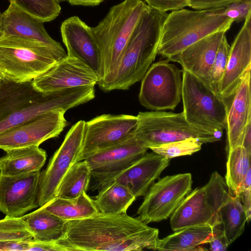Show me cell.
Returning a JSON list of instances; mask_svg holds the SVG:
<instances>
[{"instance_id": "bcb514c9", "label": "cell", "mask_w": 251, "mask_h": 251, "mask_svg": "<svg viewBox=\"0 0 251 251\" xmlns=\"http://www.w3.org/2000/svg\"><path fill=\"white\" fill-rule=\"evenodd\" d=\"M4 78V75L0 70V84L1 81L3 80V79Z\"/></svg>"}, {"instance_id": "b9f144b4", "label": "cell", "mask_w": 251, "mask_h": 251, "mask_svg": "<svg viewBox=\"0 0 251 251\" xmlns=\"http://www.w3.org/2000/svg\"><path fill=\"white\" fill-rule=\"evenodd\" d=\"M251 188L244 190L238 195H239L242 205L247 217V222L251 219Z\"/></svg>"}, {"instance_id": "8d00e7d4", "label": "cell", "mask_w": 251, "mask_h": 251, "mask_svg": "<svg viewBox=\"0 0 251 251\" xmlns=\"http://www.w3.org/2000/svg\"><path fill=\"white\" fill-rule=\"evenodd\" d=\"M148 5L157 10L167 12L189 6L188 0H145Z\"/></svg>"}, {"instance_id": "4316f807", "label": "cell", "mask_w": 251, "mask_h": 251, "mask_svg": "<svg viewBox=\"0 0 251 251\" xmlns=\"http://www.w3.org/2000/svg\"><path fill=\"white\" fill-rule=\"evenodd\" d=\"M44 206L48 211L67 222L86 219L98 213L94 200L85 192L72 199L56 197Z\"/></svg>"}, {"instance_id": "ba28073f", "label": "cell", "mask_w": 251, "mask_h": 251, "mask_svg": "<svg viewBox=\"0 0 251 251\" xmlns=\"http://www.w3.org/2000/svg\"><path fill=\"white\" fill-rule=\"evenodd\" d=\"M230 193L225 179L214 172L208 182L191 191L170 217L172 230L201 224L212 227L221 224L218 212Z\"/></svg>"}, {"instance_id": "9a60e30c", "label": "cell", "mask_w": 251, "mask_h": 251, "mask_svg": "<svg viewBox=\"0 0 251 251\" xmlns=\"http://www.w3.org/2000/svg\"><path fill=\"white\" fill-rule=\"evenodd\" d=\"M136 116L103 114L85 122L84 140L79 161L89 154L123 141L132 135Z\"/></svg>"}, {"instance_id": "f35d334b", "label": "cell", "mask_w": 251, "mask_h": 251, "mask_svg": "<svg viewBox=\"0 0 251 251\" xmlns=\"http://www.w3.org/2000/svg\"><path fill=\"white\" fill-rule=\"evenodd\" d=\"M189 6L196 10L224 8L241 0H188Z\"/></svg>"}, {"instance_id": "cb8c5ba5", "label": "cell", "mask_w": 251, "mask_h": 251, "mask_svg": "<svg viewBox=\"0 0 251 251\" xmlns=\"http://www.w3.org/2000/svg\"><path fill=\"white\" fill-rule=\"evenodd\" d=\"M0 157V174L15 176L40 171L47 159V153L39 146L5 151Z\"/></svg>"}, {"instance_id": "7c38bea8", "label": "cell", "mask_w": 251, "mask_h": 251, "mask_svg": "<svg viewBox=\"0 0 251 251\" xmlns=\"http://www.w3.org/2000/svg\"><path fill=\"white\" fill-rule=\"evenodd\" d=\"M85 122L80 120L72 126L46 168L41 172L38 195L39 207L46 205L56 197L63 177L78 161L84 140Z\"/></svg>"}, {"instance_id": "277c9868", "label": "cell", "mask_w": 251, "mask_h": 251, "mask_svg": "<svg viewBox=\"0 0 251 251\" xmlns=\"http://www.w3.org/2000/svg\"><path fill=\"white\" fill-rule=\"evenodd\" d=\"M149 7L126 45L107 91L127 90L142 80L158 54L163 22L167 15Z\"/></svg>"}, {"instance_id": "603a6c76", "label": "cell", "mask_w": 251, "mask_h": 251, "mask_svg": "<svg viewBox=\"0 0 251 251\" xmlns=\"http://www.w3.org/2000/svg\"><path fill=\"white\" fill-rule=\"evenodd\" d=\"M1 29L2 36H17L36 40L54 47H62L60 43L49 35L43 23L11 3L2 13Z\"/></svg>"}, {"instance_id": "d6986e66", "label": "cell", "mask_w": 251, "mask_h": 251, "mask_svg": "<svg viewBox=\"0 0 251 251\" xmlns=\"http://www.w3.org/2000/svg\"><path fill=\"white\" fill-rule=\"evenodd\" d=\"M251 12L230 46L229 55L218 94L232 98L247 71L251 68Z\"/></svg>"}, {"instance_id": "4fadbf2b", "label": "cell", "mask_w": 251, "mask_h": 251, "mask_svg": "<svg viewBox=\"0 0 251 251\" xmlns=\"http://www.w3.org/2000/svg\"><path fill=\"white\" fill-rule=\"evenodd\" d=\"M170 164V159L154 152H146L128 167L111 173L91 174L89 189L98 191L113 182L128 186L137 198L146 195L163 171Z\"/></svg>"}, {"instance_id": "60d3db41", "label": "cell", "mask_w": 251, "mask_h": 251, "mask_svg": "<svg viewBox=\"0 0 251 251\" xmlns=\"http://www.w3.org/2000/svg\"><path fill=\"white\" fill-rule=\"evenodd\" d=\"M32 239L0 240V251H28Z\"/></svg>"}, {"instance_id": "5bb4252c", "label": "cell", "mask_w": 251, "mask_h": 251, "mask_svg": "<svg viewBox=\"0 0 251 251\" xmlns=\"http://www.w3.org/2000/svg\"><path fill=\"white\" fill-rule=\"evenodd\" d=\"M65 113L59 110L45 112L0 133V149L39 146L58 136L68 125Z\"/></svg>"}, {"instance_id": "44dd1931", "label": "cell", "mask_w": 251, "mask_h": 251, "mask_svg": "<svg viewBox=\"0 0 251 251\" xmlns=\"http://www.w3.org/2000/svg\"><path fill=\"white\" fill-rule=\"evenodd\" d=\"M225 33L224 31H219L210 34L167 59L180 64L183 70L196 75L210 86L211 68Z\"/></svg>"}, {"instance_id": "83f0119b", "label": "cell", "mask_w": 251, "mask_h": 251, "mask_svg": "<svg viewBox=\"0 0 251 251\" xmlns=\"http://www.w3.org/2000/svg\"><path fill=\"white\" fill-rule=\"evenodd\" d=\"M94 201L98 212L105 214L126 213L136 198L129 188L118 182H113L98 191Z\"/></svg>"}, {"instance_id": "f1b7e54d", "label": "cell", "mask_w": 251, "mask_h": 251, "mask_svg": "<svg viewBox=\"0 0 251 251\" xmlns=\"http://www.w3.org/2000/svg\"><path fill=\"white\" fill-rule=\"evenodd\" d=\"M219 218L230 245L244 232L247 217L239 195L231 192L221 207Z\"/></svg>"}, {"instance_id": "7bdbcfd3", "label": "cell", "mask_w": 251, "mask_h": 251, "mask_svg": "<svg viewBox=\"0 0 251 251\" xmlns=\"http://www.w3.org/2000/svg\"><path fill=\"white\" fill-rule=\"evenodd\" d=\"M241 146L251 152V121L247 124L243 136Z\"/></svg>"}, {"instance_id": "d590c367", "label": "cell", "mask_w": 251, "mask_h": 251, "mask_svg": "<svg viewBox=\"0 0 251 251\" xmlns=\"http://www.w3.org/2000/svg\"><path fill=\"white\" fill-rule=\"evenodd\" d=\"M226 16L233 22H240L245 20L248 14L251 12V0H241L234 2L224 7Z\"/></svg>"}, {"instance_id": "8992f818", "label": "cell", "mask_w": 251, "mask_h": 251, "mask_svg": "<svg viewBox=\"0 0 251 251\" xmlns=\"http://www.w3.org/2000/svg\"><path fill=\"white\" fill-rule=\"evenodd\" d=\"M66 56L62 47L17 36L0 37V70L16 82L33 80Z\"/></svg>"}, {"instance_id": "7402d4cb", "label": "cell", "mask_w": 251, "mask_h": 251, "mask_svg": "<svg viewBox=\"0 0 251 251\" xmlns=\"http://www.w3.org/2000/svg\"><path fill=\"white\" fill-rule=\"evenodd\" d=\"M251 69L245 73L228 107L225 128L227 152L241 146L245 128L251 121Z\"/></svg>"}, {"instance_id": "8fae6325", "label": "cell", "mask_w": 251, "mask_h": 251, "mask_svg": "<svg viewBox=\"0 0 251 251\" xmlns=\"http://www.w3.org/2000/svg\"><path fill=\"white\" fill-rule=\"evenodd\" d=\"M190 173L167 176L154 182L144 196L139 207L138 219L149 224L167 219L191 191Z\"/></svg>"}, {"instance_id": "2e32d148", "label": "cell", "mask_w": 251, "mask_h": 251, "mask_svg": "<svg viewBox=\"0 0 251 251\" xmlns=\"http://www.w3.org/2000/svg\"><path fill=\"white\" fill-rule=\"evenodd\" d=\"M40 175V171L15 176L0 174V212L19 218L39 207Z\"/></svg>"}, {"instance_id": "f546056e", "label": "cell", "mask_w": 251, "mask_h": 251, "mask_svg": "<svg viewBox=\"0 0 251 251\" xmlns=\"http://www.w3.org/2000/svg\"><path fill=\"white\" fill-rule=\"evenodd\" d=\"M91 171L85 160L75 163L63 177L58 187L56 197L72 199L88 190Z\"/></svg>"}, {"instance_id": "ffe728a7", "label": "cell", "mask_w": 251, "mask_h": 251, "mask_svg": "<svg viewBox=\"0 0 251 251\" xmlns=\"http://www.w3.org/2000/svg\"><path fill=\"white\" fill-rule=\"evenodd\" d=\"M149 148L138 140L134 133L123 141L95 151L85 160L91 174H105L122 170L142 157Z\"/></svg>"}, {"instance_id": "6da1fadb", "label": "cell", "mask_w": 251, "mask_h": 251, "mask_svg": "<svg viewBox=\"0 0 251 251\" xmlns=\"http://www.w3.org/2000/svg\"><path fill=\"white\" fill-rule=\"evenodd\" d=\"M159 230L126 213L98 212L81 220L67 222L59 241L73 251H156Z\"/></svg>"}, {"instance_id": "e0dca14e", "label": "cell", "mask_w": 251, "mask_h": 251, "mask_svg": "<svg viewBox=\"0 0 251 251\" xmlns=\"http://www.w3.org/2000/svg\"><path fill=\"white\" fill-rule=\"evenodd\" d=\"M99 77L88 66L67 55L48 71L32 80L37 91L49 94L83 86L98 84Z\"/></svg>"}, {"instance_id": "ac0fdd59", "label": "cell", "mask_w": 251, "mask_h": 251, "mask_svg": "<svg viewBox=\"0 0 251 251\" xmlns=\"http://www.w3.org/2000/svg\"><path fill=\"white\" fill-rule=\"evenodd\" d=\"M60 31L69 57L78 59L90 67L99 77L101 71L100 52L91 27L77 16L65 20Z\"/></svg>"}, {"instance_id": "ab89813d", "label": "cell", "mask_w": 251, "mask_h": 251, "mask_svg": "<svg viewBox=\"0 0 251 251\" xmlns=\"http://www.w3.org/2000/svg\"><path fill=\"white\" fill-rule=\"evenodd\" d=\"M73 251V249L61 243L56 242L35 241L32 239L28 251Z\"/></svg>"}, {"instance_id": "e575fe53", "label": "cell", "mask_w": 251, "mask_h": 251, "mask_svg": "<svg viewBox=\"0 0 251 251\" xmlns=\"http://www.w3.org/2000/svg\"><path fill=\"white\" fill-rule=\"evenodd\" d=\"M230 49V46L227 42L225 34L218 47L209 75L210 86L218 94L226 67Z\"/></svg>"}, {"instance_id": "74e56055", "label": "cell", "mask_w": 251, "mask_h": 251, "mask_svg": "<svg viewBox=\"0 0 251 251\" xmlns=\"http://www.w3.org/2000/svg\"><path fill=\"white\" fill-rule=\"evenodd\" d=\"M209 250L213 251H226L229 244L221 224L213 227V234L208 243Z\"/></svg>"}, {"instance_id": "836d02e7", "label": "cell", "mask_w": 251, "mask_h": 251, "mask_svg": "<svg viewBox=\"0 0 251 251\" xmlns=\"http://www.w3.org/2000/svg\"><path fill=\"white\" fill-rule=\"evenodd\" d=\"M32 238L22 217L13 218L6 216L0 220V240H27Z\"/></svg>"}, {"instance_id": "484cf974", "label": "cell", "mask_w": 251, "mask_h": 251, "mask_svg": "<svg viewBox=\"0 0 251 251\" xmlns=\"http://www.w3.org/2000/svg\"><path fill=\"white\" fill-rule=\"evenodd\" d=\"M22 217L35 241H59L65 236L67 222L48 211L44 206Z\"/></svg>"}, {"instance_id": "30bf717a", "label": "cell", "mask_w": 251, "mask_h": 251, "mask_svg": "<svg viewBox=\"0 0 251 251\" xmlns=\"http://www.w3.org/2000/svg\"><path fill=\"white\" fill-rule=\"evenodd\" d=\"M169 62L167 59L153 64L142 79L139 100L147 109L174 110L180 101L181 71Z\"/></svg>"}, {"instance_id": "ee69618b", "label": "cell", "mask_w": 251, "mask_h": 251, "mask_svg": "<svg viewBox=\"0 0 251 251\" xmlns=\"http://www.w3.org/2000/svg\"><path fill=\"white\" fill-rule=\"evenodd\" d=\"M73 5L96 6L103 0H65Z\"/></svg>"}, {"instance_id": "1f68e13d", "label": "cell", "mask_w": 251, "mask_h": 251, "mask_svg": "<svg viewBox=\"0 0 251 251\" xmlns=\"http://www.w3.org/2000/svg\"><path fill=\"white\" fill-rule=\"evenodd\" d=\"M9 1L43 23L54 20L61 9L56 0H9Z\"/></svg>"}, {"instance_id": "7a4b0ae2", "label": "cell", "mask_w": 251, "mask_h": 251, "mask_svg": "<svg viewBox=\"0 0 251 251\" xmlns=\"http://www.w3.org/2000/svg\"><path fill=\"white\" fill-rule=\"evenodd\" d=\"M95 96L92 85L45 94L34 88L32 80L16 82L4 77L0 84V133L45 112H66Z\"/></svg>"}, {"instance_id": "f6af8a7d", "label": "cell", "mask_w": 251, "mask_h": 251, "mask_svg": "<svg viewBox=\"0 0 251 251\" xmlns=\"http://www.w3.org/2000/svg\"><path fill=\"white\" fill-rule=\"evenodd\" d=\"M1 18H2V13L0 11V37L2 36L3 32L1 29Z\"/></svg>"}, {"instance_id": "3957f363", "label": "cell", "mask_w": 251, "mask_h": 251, "mask_svg": "<svg viewBox=\"0 0 251 251\" xmlns=\"http://www.w3.org/2000/svg\"><path fill=\"white\" fill-rule=\"evenodd\" d=\"M149 6L141 0H124L111 7L91 31L100 52L99 87L107 92L136 26Z\"/></svg>"}, {"instance_id": "9c48e42d", "label": "cell", "mask_w": 251, "mask_h": 251, "mask_svg": "<svg viewBox=\"0 0 251 251\" xmlns=\"http://www.w3.org/2000/svg\"><path fill=\"white\" fill-rule=\"evenodd\" d=\"M181 97L186 120L210 130L226 128L228 106L226 100L193 74L182 69Z\"/></svg>"}, {"instance_id": "7dc6e473", "label": "cell", "mask_w": 251, "mask_h": 251, "mask_svg": "<svg viewBox=\"0 0 251 251\" xmlns=\"http://www.w3.org/2000/svg\"><path fill=\"white\" fill-rule=\"evenodd\" d=\"M65 0H56V1L58 2L59 3L61 2H62L63 1H65Z\"/></svg>"}, {"instance_id": "5b68a950", "label": "cell", "mask_w": 251, "mask_h": 251, "mask_svg": "<svg viewBox=\"0 0 251 251\" xmlns=\"http://www.w3.org/2000/svg\"><path fill=\"white\" fill-rule=\"evenodd\" d=\"M233 22L224 8L172 11L162 25L158 54L168 58L210 34L226 32Z\"/></svg>"}, {"instance_id": "d6a6232c", "label": "cell", "mask_w": 251, "mask_h": 251, "mask_svg": "<svg viewBox=\"0 0 251 251\" xmlns=\"http://www.w3.org/2000/svg\"><path fill=\"white\" fill-rule=\"evenodd\" d=\"M202 143L199 140L190 138L162 144L149 148L153 152L168 159L189 155L201 149Z\"/></svg>"}, {"instance_id": "52a82bcc", "label": "cell", "mask_w": 251, "mask_h": 251, "mask_svg": "<svg viewBox=\"0 0 251 251\" xmlns=\"http://www.w3.org/2000/svg\"><path fill=\"white\" fill-rule=\"evenodd\" d=\"M134 136L149 149L152 147L194 138L202 144L221 140L222 131L210 130L189 123L183 112H140Z\"/></svg>"}, {"instance_id": "d4e9b609", "label": "cell", "mask_w": 251, "mask_h": 251, "mask_svg": "<svg viewBox=\"0 0 251 251\" xmlns=\"http://www.w3.org/2000/svg\"><path fill=\"white\" fill-rule=\"evenodd\" d=\"M213 234L208 224L188 226L159 239L156 251H194L207 250L201 247L207 244Z\"/></svg>"}, {"instance_id": "4dcf8cb0", "label": "cell", "mask_w": 251, "mask_h": 251, "mask_svg": "<svg viewBox=\"0 0 251 251\" xmlns=\"http://www.w3.org/2000/svg\"><path fill=\"white\" fill-rule=\"evenodd\" d=\"M227 153L225 180L231 192L237 195L249 170L251 168V152L239 146Z\"/></svg>"}]
</instances>
